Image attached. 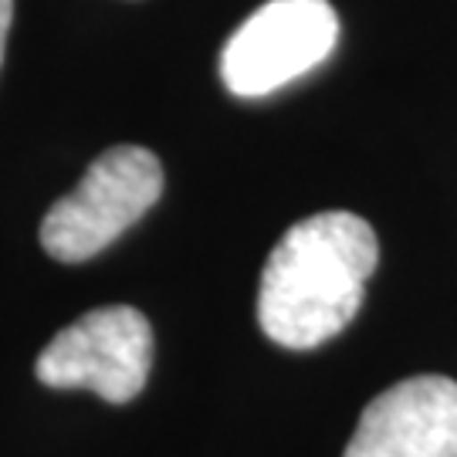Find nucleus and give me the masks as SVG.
<instances>
[{
    "label": "nucleus",
    "instance_id": "3",
    "mask_svg": "<svg viewBox=\"0 0 457 457\" xmlns=\"http://www.w3.org/2000/svg\"><path fill=\"white\" fill-rule=\"evenodd\" d=\"M153 366V328L132 305H105L51 339L34 373L54 390H92L105 403L139 396Z\"/></svg>",
    "mask_w": 457,
    "mask_h": 457
},
{
    "label": "nucleus",
    "instance_id": "2",
    "mask_svg": "<svg viewBox=\"0 0 457 457\" xmlns=\"http://www.w3.org/2000/svg\"><path fill=\"white\" fill-rule=\"evenodd\" d=\"M163 194V166L143 146H115L88 166L82 183L62 196L41 224V245L54 262L96 258Z\"/></svg>",
    "mask_w": 457,
    "mask_h": 457
},
{
    "label": "nucleus",
    "instance_id": "5",
    "mask_svg": "<svg viewBox=\"0 0 457 457\" xmlns=\"http://www.w3.org/2000/svg\"><path fill=\"white\" fill-rule=\"evenodd\" d=\"M343 457H457V383L410 376L362 410Z\"/></svg>",
    "mask_w": 457,
    "mask_h": 457
},
{
    "label": "nucleus",
    "instance_id": "4",
    "mask_svg": "<svg viewBox=\"0 0 457 457\" xmlns=\"http://www.w3.org/2000/svg\"><path fill=\"white\" fill-rule=\"evenodd\" d=\"M339 41L328 0H268L234 31L220 54L228 92L262 98L322 65Z\"/></svg>",
    "mask_w": 457,
    "mask_h": 457
},
{
    "label": "nucleus",
    "instance_id": "1",
    "mask_svg": "<svg viewBox=\"0 0 457 457\" xmlns=\"http://www.w3.org/2000/svg\"><path fill=\"white\" fill-rule=\"evenodd\" d=\"M376 262V230L356 213L322 211L298 220L264 262L258 292L264 336L285 349L328 343L356 319Z\"/></svg>",
    "mask_w": 457,
    "mask_h": 457
},
{
    "label": "nucleus",
    "instance_id": "6",
    "mask_svg": "<svg viewBox=\"0 0 457 457\" xmlns=\"http://www.w3.org/2000/svg\"><path fill=\"white\" fill-rule=\"evenodd\" d=\"M11 17H14V0H0V62H4V45L11 31Z\"/></svg>",
    "mask_w": 457,
    "mask_h": 457
}]
</instances>
